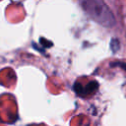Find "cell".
Returning a JSON list of instances; mask_svg holds the SVG:
<instances>
[{"label":"cell","instance_id":"1","mask_svg":"<svg viewBox=\"0 0 126 126\" xmlns=\"http://www.w3.org/2000/svg\"><path fill=\"white\" fill-rule=\"evenodd\" d=\"M82 7L84 11L98 24L104 27L114 26V16L103 0H82Z\"/></svg>","mask_w":126,"mask_h":126},{"label":"cell","instance_id":"2","mask_svg":"<svg viewBox=\"0 0 126 126\" xmlns=\"http://www.w3.org/2000/svg\"><path fill=\"white\" fill-rule=\"evenodd\" d=\"M97 87H98V85H97V83H96L95 81H93V82L89 83V84H88V86H87V88L84 90L83 94H92V93H94V92L97 89Z\"/></svg>","mask_w":126,"mask_h":126},{"label":"cell","instance_id":"3","mask_svg":"<svg viewBox=\"0 0 126 126\" xmlns=\"http://www.w3.org/2000/svg\"><path fill=\"white\" fill-rule=\"evenodd\" d=\"M110 48L112 52H117L120 49V41L117 38H112L110 41Z\"/></svg>","mask_w":126,"mask_h":126},{"label":"cell","instance_id":"4","mask_svg":"<svg viewBox=\"0 0 126 126\" xmlns=\"http://www.w3.org/2000/svg\"><path fill=\"white\" fill-rule=\"evenodd\" d=\"M110 66L111 67H120V68H123L124 70H126V64L124 62H111Z\"/></svg>","mask_w":126,"mask_h":126}]
</instances>
